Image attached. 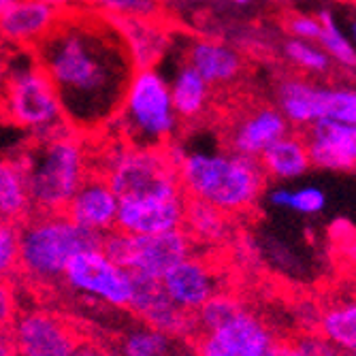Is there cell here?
I'll return each instance as SVG.
<instances>
[{
  "mask_svg": "<svg viewBox=\"0 0 356 356\" xmlns=\"http://www.w3.org/2000/svg\"><path fill=\"white\" fill-rule=\"evenodd\" d=\"M30 51L54 83L62 115L75 133H94L113 122L135 67L101 13H60Z\"/></svg>",
  "mask_w": 356,
  "mask_h": 356,
  "instance_id": "obj_1",
  "label": "cell"
},
{
  "mask_svg": "<svg viewBox=\"0 0 356 356\" xmlns=\"http://www.w3.org/2000/svg\"><path fill=\"white\" fill-rule=\"evenodd\" d=\"M175 171L186 199L207 203L231 218L252 211L267 186L258 160L231 149H186Z\"/></svg>",
  "mask_w": 356,
  "mask_h": 356,
  "instance_id": "obj_2",
  "label": "cell"
},
{
  "mask_svg": "<svg viewBox=\"0 0 356 356\" xmlns=\"http://www.w3.org/2000/svg\"><path fill=\"white\" fill-rule=\"evenodd\" d=\"M35 213H62L77 188L92 173L86 145L73 128L35 139L22 156Z\"/></svg>",
  "mask_w": 356,
  "mask_h": 356,
  "instance_id": "obj_3",
  "label": "cell"
},
{
  "mask_svg": "<svg viewBox=\"0 0 356 356\" xmlns=\"http://www.w3.org/2000/svg\"><path fill=\"white\" fill-rule=\"evenodd\" d=\"M19 269L17 273L35 286H56L64 267L83 252L103 245V237L79 229L64 213H32L17 226Z\"/></svg>",
  "mask_w": 356,
  "mask_h": 356,
  "instance_id": "obj_4",
  "label": "cell"
},
{
  "mask_svg": "<svg viewBox=\"0 0 356 356\" xmlns=\"http://www.w3.org/2000/svg\"><path fill=\"white\" fill-rule=\"evenodd\" d=\"M124 143L135 147H165L179 131V118L171 103L169 81L158 69L135 71L124 101L113 118Z\"/></svg>",
  "mask_w": 356,
  "mask_h": 356,
  "instance_id": "obj_5",
  "label": "cell"
},
{
  "mask_svg": "<svg viewBox=\"0 0 356 356\" xmlns=\"http://www.w3.org/2000/svg\"><path fill=\"white\" fill-rule=\"evenodd\" d=\"M5 118L35 139H43L71 128L60 109L58 94L32 51H24L9 64L3 90Z\"/></svg>",
  "mask_w": 356,
  "mask_h": 356,
  "instance_id": "obj_6",
  "label": "cell"
},
{
  "mask_svg": "<svg viewBox=\"0 0 356 356\" xmlns=\"http://www.w3.org/2000/svg\"><path fill=\"white\" fill-rule=\"evenodd\" d=\"M96 173L107 179L118 201H137L181 190L175 165L165 147H135L124 143L105 156L103 169Z\"/></svg>",
  "mask_w": 356,
  "mask_h": 356,
  "instance_id": "obj_7",
  "label": "cell"
},
{
  "mask_svg": "<svg viewBox=\"0 0 356 356\" xmlns=\"http://www.w3.org/2000/svg\"><path fill=\"white\" fill-rule=\"evenodd\" d=\"M101 250L131 275L163 277L181 258L197 252L184 229L158 235H131L111 231L103 237Z\"/></svg>",
  "mask_w": 356,
  "mask_h": 356,
  "instance_id": "obj_8",
  "label": "cell"
},
{
  "mask_svg": "<svg viewBox=\"0 0 356 356\" xmlns=\"http://www.w3.org/2000/svg\"><path fill=\"white\" fill-rule=\"evenodd\" d=\"M9 333L17 356H105L81 341L71 322L41 307L19 312Z\"/></svg>",
  "mask_w": 356,
  "mask_h": 356,
  "instance_id": "obj_9",
  "label": "cell"
},
{
  "mask_svg": "<svg viewBox=\"0 0 356 356\" xmlns=\"http://www.w3.org/2000/svg\"><path fill=\"white\" fill-rule=\"evenodd\" d=\"M62 284L71 293L111 309H128L133 277L101 250H83L64 267Z\"/></svg>",
  "mask_w": 356,
  "mask_h": 356,
  "instance_id": "obj_10",
  "label": "cell"
},
{
  "mask_svg": "<svg viewBox=\"0 0 356 356\" xmlns=\"http://www.w3.org/2000/svg\"><path fill=\"white\" fill-rule=\"evenodd\" d=\"M280 339L248 305L209 333L194 337V356H277Z\"/></svg>",
  "mask_w": 356,
  "mask_h": 356,
  "instance_id": "obj_11",
  "label": "cell"
},
{
  "mask_svg": "<svg viewBox=\"0 0 356 356\" xmlns=\"http://www.w3.org/2000/svg\"><path fill=\"white\" fill-rule=\"evenodd\" d=\"M133 277V293L128 301V312H131L141 325L163 331L184 341H194L199 335L197 320L192 314L181 312L165 293L163 284L156 277L145 275H131Z\"/></svg>",
  "mask_w": 356,
  "mask_h": 356,
  "instance_id": "obj_12",
  "label": "cell"
},
{
  "mask_svg": "<svg viewBox=\"0 0 356 356\" xmlns=\"http://www.w3.org/2000/svg\"><path fill=\"white\" fill-rule=\"evenodd\" d=\"M169 299L186 314H197L213 295L222 293L220 271L205 256L194 252L179 263H175L163 277H160Z\"/></svg>",
  "mask_w": 356,
  "mask_h": 356,
  "instance_id": "obj_13",
  "label": "cell"
},
{
  "mask_svg": "<svg viewBox=\"0 0 356 356\" xmlns=\"http://www.w3.org/2000/svg\"><path fill=\"white\" fill-rule=\"evenodd\" d=\"M186 194L171 192L137 201H120L115 231L131 235H158L177 231L184 224Z\"/></svg>",
  "mask_w": 356,
  "mask_h": 356,
  "instance_id": "obj_14",
  "label": "cell"
},
{
  "mask_svg": "<svg viewBox=\"0 0 356 356\" xmlns=\"http://www.w3.org/2000/svg\"><path fill=\"white\" fill-rule=\"evenodd\" d=\"M118 209L120 201L107 179L101 173L92 171L77 188L62 213L73 224H77L79 229L105 237L107 233L115 231Z\"/></svg>",
  "mask_w": 356,
  "mask_h": 356,
  "instance_id": "obj_15",
  "label": "cell"
},
{
  "mask_svg": "<svg viewBox=\"0 0 356 356\" xmlns=\"http://www.w3.org/2000/svg\"><path fill=\"white\" fill-rule=\"evenodd\" d=\"M309 163L325 171H354L356 167V126L333 120H318L303 133Z\"/></svg>",
  "mask_w": 356,
  "mask_h": 356,
  "instance_id": "obj_16",
  "label": "cell"
},
{
  "mask_svg": "<svg viewBox=\"0 0 356 356\" xmlns=\"http://www.w3.org/2000/svg\"><path fill=\"white\" fill-rule=\"evenodd\" d=\"M288 131L290 126L277 107L261 105L235 118L229 133H226V143H229L231 152L258 160V156L271 143L282 139Z\"/></svg>",
  "mask_w": 356,
  "mask_h": 356,
  "instance_id": "obj_17",
  "label": "cell"
},
{
  "mask_svg": "<svg viewBox=\"0 0 356 356\" xmlns=\"http://www.w3.org/2000/svg\"><path fill=\"white\" fill-rule=\"evenodd\" d=\"M333 86H320L307 77H286L277 83V111L290 128H305L327 120Z\"/></svg>",
  "mask_w": 356,
  "mask_h": 356,
  "instance_id": "obj_18",
  "label": "cell"
},
{
  "mask_svg": "<svg viewBox=\"0 0 356 356\" xmlns=\"http://www.w3.org/2000/svg\"><path fill=\"white\" fill-rule=\"evenodd\" d=\"M120 35L135 71L156 69V64L169 51L171 35L158 24V19H128L103 15Z\"/></svg>",
  "mask_w": 356,
  "mask_h": 356,
  "instance_id": "obj_19",
  "label": "cell"
},
{
  "mask_svg": "<svg viewBox=\"0 0 356 356\" xmlns=\"http://www.w3.org/2000/svg\"><path fill=\"white\" fill-rule=\"evenodd\" d=\"M58 17L60 11L43 0H15L0 13V37L30 49L56 26Z\"/></svg>",
  "mask_w": 356,
  "mask_h": 356,
  "instance_id": "obj_20",
  "label": "cell"
},
{
  "mask_svg": "<svg viewBox=\"0 0 356 356\" xmlns=\"http://www.w3.org/2000/svg\"><path fill=\"white\" fill-rule=\"evenodd\" d=\"M186 64L211 88L233 83L243 73V58L231 45L213 39H197L188 45Z\"/></svg>",
  "mask_w": 356,
  "mask_h": 356,
  "instance_id": "obj_21",
  "label": "cell"
},
{
  "mask_svg": "<svg viewBox=\"0 0 356 356\" xmlns=\"http://www.w3.org/2000/svg\"><path fill=\"white\" fill-rule=\"evenodd\" d=\"M265 177L277 179V181H290L303 177L309 169V154L303 135L288 131L282 139L271 143L261 156H258Z\"/></svg>",
  "mask_w": 356,
  "mask_h": 356,
  "instance_id": "obj_22",
  "label": "cell"
},
{
  "mask_svg": "<svg viewBox=\"0 0 356 356\" xmlns=\"http://www.w3.org/2000/svg\"><path fill=\"white\" fill-rule=\"evenodd\" d=\"M32 213L35 209L19 156L0 158V224L19 226Z\"/></svg>",
  "mask_w": 356,
  "mask_h": 356,
  "instance_id": "obj_23",
  "label": "cell"
},
{
  "mask_svg": "<svg viewBox=\"0 0 356 356\" xmlns=\"http://www.w3.org/2000/svg\"><path fill=\"white\" fill-rule=\"evenodd\" d=\"M181 229L194 248H218L231 239L233 218L207 203L188 199Z\"/></svg>",
  "mask_w": 356,
  "mask_h": 356,
  "instance_id": "obj_24",
  "label": "cell"
},
{
  "mask_svg": "<svg viewBox=\"0 0 356 356\" xmlns=\"http://www.w3.org/2000/svg\"><path fill=\"white\" fill-rule=\"evenodd\" d=\"M171 103L179 118V122L199 120L211 101V86L184 62L169 81Z\"/></svg>",
  "mask_w": 356,
  "mask_h": 356,
  "instance_id": "obj_25",
  "label": "cell"
},
{
  "mask_svg": "<svg viewBox=\"0 0 356 356\" xmlns=\"http://www.w3.org/2000/svg\"><path fill=\"white\" fill-rule=\"evenodd\" d=\"M120 356H194V350L190 341L139 325L122 335Z\"/></svg>",
  "mask_w": 356,
  "mask_h": 356,
  "instance_id": "obj_26",
  "label": "cell"
},
{
  "mask_svg": "<svg viewBox=\"0 0 356 356\" xmlns=\"http://www.w3.org/2000/svg\"><path fill=\"white\" fill-rule=\"evenodd\" d=\"M316 333L322 335L327 341L337 346L339 350L354 356L356 350V305L352 299H341L325 309H320Z\"/></svg>",
  "mask_w": 356,
  "mask_h": 356,
  "instance_id": "obj_27",
  "label": "cell"
},
{
  "mask_svg": "<svg viewBox=\"0 0 356 356\" xmlns=\"http://www.w3.org/2000/svg\"><path fill=\"white\" fill-rule=\"evenodd\" d=\"M318 22L322 26L320 30V37H318V45L322 47V51H325L331 62L339 64V67L348 69V71H354L356 67V49H354V43L352 39L346 35V32L341 30V26L337 24L335 15L331 9H320L318 11Z\"/></svg>",
  "mask_w": 356,
  "mask_h": 356,
  "instance_id": "obj_28",
  "label": "cell"
},
{
  "mask_svg": "<svg viewBox=\"0 0 356 356\" xmlns=\"http://www.w3.org/2000/svg\"><path fill=\"white\" fill-rule=\"evenodd\" d=\"M269 203L277 209L295 211L299 216H318L327 207V192L318 186H303L297 190L275 186L269 190Z\"/></svg>",
  "mask_w": 356,
  "mask_h": 356,
  "instance_id": "obj_29",
  "label": "cell"
},
{
  "mask_svg": "<svg viewBox=\"0 0 356 356\" xmlns=\"http://www.w3.org/2000/svg\"><path fill=\"white\" fill-rule=\"evenodd\" d=\"M282 54L288 60V64H293L295 69H299L305 75L325 77V75H329L333 71L331 58L325 51H322V47L318 43L288 39L282 45Z\"/></svg>",
  "mask_w": 356,
  "mask_h": 356,
  "instance_id": "obj_30",
  "label": "cell"
},
{
  "mask_svg": "<svg viewBox=\"0 0 356 356\" xmlns=\"http://www.w3.org/2000/svg\"><path fill=\"white\" fill-rule=\"evenodd\" d=\"M243 307H245V303L239 297H235L233 293H226V290H222V293L213 295L197 314H194L199 335L218 329L220 325H224L226 320H231Z\"/></svg>",
  "mask_w": 356,
  "mask_h": 356,
  "instance_id": "obj_31",
  "label": "cell"
},
{
  "mask_svg": "<svg viewBox=\"0 0 356 356\" xmlns=\"http://www.w3.org/2000/svg\"><path fill=\"white\" fill-rule=\"evenodd\" d=\"M94 13L128 17V19H158L163 0H86Z\"/></svg>",
  "mask_w": 356,
  "mask_h": 356,
  "instance_id": "obj_32",
  "label": "cell"
},
{
  "mask_svg": "<svg viewBox=\"0 0 356 356\" xmlns=\"http://www.w3.org/2000/svg\"><path fill=\"white\" fill-rule=\"evenodd\" d=\"M277 356H352V354L339 350L316 331H303L293 339L286 341L280 339Z\"/></svg>",
  "mask_w": 356,
  "mask_h": 356,
  "instance_id": "obj_33",
  "label": "cell"
},
{
  "mask_svg": "<svg viewBox=\"0 0 356 356\" xmlns=\"http://www.w3.org/2000/svg\"><path fill=\"white\" fill-rule=\"evenodd\" d=\"M19 269V239L17 226L0 224V277L11 280Z\"/></svg>",
  "mask_w": 356,
  "mask_h": 356,
  "instance_id": "obj_34",
  "label": "cell"
},
{
  "mask_svg": "<svg viewBox=\"0 0 356 356\" xmlns=\"http://www.w3.org/2000/svg\"><path fill=\"white\" fill-rule=\"evenodd\" d=\"M320 22L316 15H305V13H297L290 15L286 22V32L290 35V39H299V41H312L316 43L320 37Z\"/></svg>",
  "mask_w": 356,
  "mask_h": 356,
  "instance_id": "obj_35",
  "label": "cell"
},
{
  "mask_svg": "<svg viewBox=\"0 0 356 356\" xmlns=\"http://www.w3.org/2000/svg\"><path fill=\"white\" fill-rule=\"evenodd\" d=\"M17 314H19V303L15 297L13 284H11V280L0 277V329L9 331Z\"/></svg>",
  "mask_w": 356,
  "mask_h": 356,
  "instance_id": "obj_36",
  "label": "cell"
},
{
  "mask_svg": "<svg viewBox=\"0 0 356 356\" xmlns=\"http://www.w3.org/2000/svg\"><path fill=\"white\" fill-rule=\"evenodd\" d=\"M0 356H17L13 339H11V333L3 331V329H0Z\"/></svg>",
  "mask_w": 356,
  "mask_h": 356,
  "instance_id": "obj_37",
  "label": "cell"
},
{
  "mask_svg": "<svg viewBox=\"0 0 356 356\" xmlns=\"http://www.w3.org/2000/svg\"><path fill=\"white\" fill-rule=\"evenodd\" d=\"M43 3H47V5L54 7L56 11L64 13V11H71V7L77 3V0H43Z\"/></svg>",
  "mask_w": 356,
  "mask_h": 356,
  "instance_id": "obj_38",
  "label": "cell"
},
{
  "mask_svg": "<svg viewBox=\"0 0 356 356\" xmlns=\"http://www.w3.org/2000/svg\"><path fill=\"white\" fill-rule=\"evenodd\" d=\"M226 3H231L235 7H248L250 3H254V0H226Z\"/></svg>",
  "mask_w": 356,
  "mask_h": 356,
  "instance_id": "obj_39",
  "label": "cell"
},
{
  "mask_svg": "<svg viewBox=\"0 0 356 356\" xmlns=\"http://www.w3.org/2000/svg\"><path fill=\"white\" fill-rule=\"evenodd\" d=\"M0 3H3V5H7V7H9L11 3H15V0H0Z\"/></svg>",
  "mask_w": 356,
  "mask_h": 356,
  "instance_id": "obj_40",
  "label": "cell"
},
{
  "mask_svg": "<svg viewBox=\"0 0 356 356\" xmlns=\"http://www.w3.org/2000/svg\"><path fill=\"white\" fill-rule=\"evenodd\" d=\"M5 9H7V5H3V3H0V13H3Z\"/></svg>",
  "mask_w": 356,
  "mask_h": 356,
  "instance_id": "obj_41",
  "label": "cell"
}]
</instances>
